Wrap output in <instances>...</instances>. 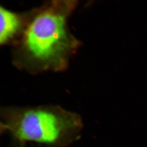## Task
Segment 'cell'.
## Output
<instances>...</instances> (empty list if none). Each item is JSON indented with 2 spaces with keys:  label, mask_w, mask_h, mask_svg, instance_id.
Listing matches in <instances>:
<instances>
[{
  "label": "cell",
  "mask_w": 147,
  "mask_h": 147,
  "mask_svg": "<svg viewBox=\"0 0 147 147\" xmlns=\"http://www.w3.org/2000/svg\"><path fill=\"white\" fill-rule=\"evenodd\" d=\"M0 133L21 145L68 147L78 140L83 128L79 114L58 106L6 107L0 112Z\"/></svg>",
  "instance_id": "obj_1"
},
{
  "label": "cell",
  "mask_w": 147,
  "mask_h": 147,
  "mask_svg": "<svg viewBox=\"0 0 147 147\" xmlns=\"http://www.w3.org/2000/svg\"><path fill=\"white\" fill-rule=\"evenodd\" d=\"M7 147H47L46 146L40 145H33V144L31 145H20L17 143H12L11 144L9 145Z\"/></svg>",
  "instance_id": "obj_4"
},
{
  "label": "cell",
  "mask_w": 147,
  "mask_h": 147,
  "mask_svg": "<svg viewBox=\"0 0 147 147\" xmlns=\"http://www.w3.org/2000/svg\"><path fill=\"white\" fill-rule=\"evenodd\" d=\"M0 20V43L5 44L19 32L22 22L19 16L1 7Z\"/></svg>",
  "instance_id": "obj_3"
},
{
  "label": "cell",
  "mask_w": 147,
  "mask_h": 147,
  "mask_svg": "<svg viewBox=\"0 0 147 147\" xmlns=\"http://www.w3.org/2000/svg\"><path fill=\"white\" fill-rule=\"evenodd\" d=\"M75 43L67 29L66 14L56 5L38 13L26 28L23 38L28 55L46 67L64 65Z\"/></svg>",
  "instance_id": "obj_2"
}]
</instances>
